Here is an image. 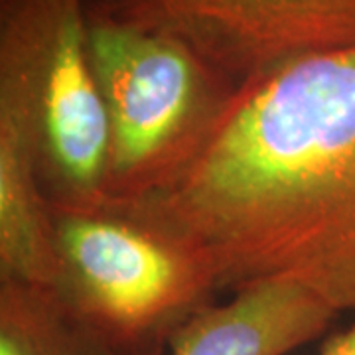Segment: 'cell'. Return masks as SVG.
<instances>
[{
	"instance_id": "6",
	"label": "cell",
	"mask_w": 355,
	"mask_h": 355,
	"mask_svg": "<svg viewBox=\"0 0 355 355\" xmlns=\"http://www.w3.org/2000/svg\"><path fill=\"white\" fill-rule=\"evenodd\" d=\"M316 294L291 282H259L209 304L174 334L170 355H286L336 318Z\"/></svg>"
},
{
	"instance_id": "2",
	"label": "cell",
	"mask_w": 355,
	"mask_h": 355,
	"mask_svg": "<svg viewBox=\"0 0 355 355\" xmlns=\"http://www.w3.org/2000/svg\"><path fill=\"white\" fill-rule=\"evenodd\" d=\"M0 125L28 142L53 211L109 203L87 0H0Z\"/></svg>"
},
{
	"instance_id": "9",
	"label": "cell",
	"mask_w": 355,
	"mask_h": 355,
	"mask_svg": "<svg viewBox=\"0 0 355 355\" xmlns=\"http://www.w3.org/2000/svg\"><path fill=\"white\" fill-rule=\"evenodd\" d=\"M320 355H355V324L349 330L328 340Z\"/></svg>"
},
{
	"instance_id": "3",
	"label": "cell",
	"mask_w": 355,
	"mask_h": 355,
	"mask_svg": "<svg viewBox=\"0 0 355 355\" xmlns=\"http://www.w3.org/2000/svg\"><path fill=\"white\" fill-rule=\"evenodd\" d=\"M53 223L51 286L116 355H162L221 292L190 245L130 205L58 209Z\"/></svg>"
},
{
	"instance_id": "8",
	"label": "cell",
	"mask_w": 355,
	"mask_h": 355,
	"mask_svg": "<svg viewBox=\"0 0 355 355\" xmlns=\"http://www.w3.org/2000/svg\"><path fill=\"white\" fill-rule=\"evenodd\" d=\"M0 355H116L51 284L0 280Z\"/></svg>"
},
{
	"instance_id": "4",
	"label": "cell",
	"mask_w": 355,
	"mask_h": 355,
	"mask_svg": "<svg viewBox=\"0 0 355 355\" xmlns=\"http://www.w3.org/2000/svg\"><path fill=\"white\" fill-rule=\"evenodd\" d=\"M109 127V203L144 200L190 164L237 87L184 42L87 10Z\"/></svg>"
},
{
	"instance_id": "5",
	"label": "cell",
	"mask_w": 355,
	"mask_h": 355,
	"mask_svg": "<svg viewBox=\"0 0 355 355\" xmlns=\"http://www.w3.org/2000/svg\"><path fill=\"white\" fill-rule=\"evenodd\" d=\"M87 10L184 42L237 89L355 48V0H87Z\"/></svg>"
},
{
	"instance_id": "1",
	"label": "cell",
	"mask_w": 355,
	"mask_h": 355,
	"mask_svg": "<svg viewBox=\"0 0 355 355\" xmlns=\"http://www.w3.org/2000/svg\"><path fill=\"white\" fill-rule=\"evenodd\" d=\"M123 205L190 245L219 291L291 282L355 310V48L237 89L190 164Z\"/></svg>"
},
{
	"instance_id": "7",
	"label": "cell",
	"mask_w": 355,
	"mask_h": 355,
	"mask_svg": "<svg viewBox=\"0 0 355 355\" xmlns=\"http://www.w3.org/2000/svg\"><path fill=\"white\" fill-rule=\"evenodd\" d=\"M0 280L55 284L58 247L51 203L36 158L18 132L0 125Z\"/></svg>"
}]
</instances>
